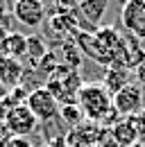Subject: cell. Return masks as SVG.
I'll use <instances>...</instances> for the list:
<instances>
[{
	"label": "cell",
	"mask_w": 145,
	"mask_h": 147,
	"mask_svg": "<svg viewBox=\"0 0 145 147\" xmlns=\"http://www.w3.org/2000/svg\"><path fill=\"white\" fill-rule=\"evenodd\" d=\"M45 147H68V143H66V136H57V138H52V140H50Z\"/></svg>",
	"instance_id": "cell-19"
},
{
	"label": "cell",
	"mask_w": 145,
	"mask_h": 147,
	"mask_svg": "<svg viewBox=\"0 0 145 147\" xmlns=\"http://www.w3.org/2000/svg\"><path fill=\"white\" fill-rule=\"evenodd\" d=\"M100 131H102V127L98 122L86 120V122L66 131V143H68V147H98L100 145Z\"/></svg>",
	"instance_id": "cell-8"
},
{
	"label": "cell",
	"mask_w": 145,
	"mask_h": 147,
	"mask_svg": "<svg viewBox=\"0 0 145 147\" xmlns=\"http://www.w3.org/2000/svg\"><path fill=\"white\" fill-rule=\"evenodd\" d=\"M20 77H23V63L18 59L5 57L0 61V86L16 88L18 84H20Z\"/></svg>",
	"instance_id": "cell-11"
},
{
	"label": "cell",
	"mask_w": 145,
	"mask_h": 147,
	"mask_svg": "<svg viewBox=\"0 0 145 147\" xmlns=\"http://www.w3.org/2000/svg\"><path fill=\"white\" fill-rule=\"evenodd\" d=\"M82 77L77 73V68L70 66H57L50 79L45 84V88L57 97V102H64V104H77V93L82 88Z\"/></svg>",
	"instance_id": "cell-2"
},
{
	"label": "cell",
	"mask_w": 145,
	"mask_h": 147,
	"mask_svg": "<svg viewBox=\"0 0 145 147\" xmlns=\"http://www.w3.org/2000/svg\"><path fill=\"white\" fill-rule=\"evenodd\" d=\"M27 55H30V61H32L34 66L48 55V48H45L43 38H39V36H30L27 38Z\"/></svg>",
	"instance_id": "cell-15"
},
{
	"label": "cell",
	"mask_w": 145,
	"mask_h": 147,
	"mask_svg": "<svg viewBox=\"0 0 145 147\" xmlns=\"http://www.w3.org/2000/svg\"><path fill=\"white\" fill-rule=\"evenodd\" d=\"M111 0H79L77 5V25L82 32H95L98 25L102 23L104 14L109 9Z\"/></svg>",
	"instance_id": "cell-6"
},
{
	"label": "cell",
	"mask_w": 145,
	"mask_h": 147,
	"mask_svg": "<svg viewBox=\"0 0 145 147\" xmlns=\"http://www.w3.org/2000/svg\"><path fill=\"white\" fill-rule=\"evenodd\" d=\"M59 120H61L68 129L77 127V125H82V122H86L84 113H82V109H79L77 104H64V107L59 109Z\"/></svg>",
	"instance_id": "cell-14"
},
{
	"label": "cell",
	"mask_w": 145,
	"mask_h": 147,
	"mask_svg": "<svg viewBox=\"0 0 145 147\" xmlns=\"http://www.w3.org/2000/svg\"><path fill=\"white\" fill-rule=\"evenodd\" d=\"M123 2H127V0H123Z\"/></svg>",
	"instance_id": "cell-22"
},
{
	"label": "cell",
	"mask_w": 145,
	"mask_h": 147,
	"mask_svg": "<svg viewBox=\"0 0 145 147\" xmlns=\"http://www.w3.org/2000/svg\"><path fill=\"white\" fill-rule=\"evenodd\" d=\"M14 18L27 27H41L45 20V7L41 0H20L14 2Z\"/></svg>",
	"instance_id": "cell-9"
},
{
	"label": "cell",
	"mask_w": 145,
	"mask_h": 147,
	"mask_svg": "<svg viewBox=\"0 0 145 147\" xmlns=\"http://www.w3.org/2000/svg\"><path fill=\"white\" fill-rule=\"evenodd\" d=\"M12 140V134H9V129L5 122H0V147H7V143Z\"/></svg>",
	"instance_id": "cell-18"
},
{
	"label": "cell",
	"mask_w": 145,
	"mask_h": 147,
	"mask_svg": "<svg viewBox=\"0 0 145 147\" xmlns=\"http://www.w3.org/2000/svg\"><path fill=\"white\" fill-rule=\"evenodd\" d=\"M14 2H20V0H14Z\"/></svg>",
	"instance_id": "cell-21"
},
{
	"label": "cell",
	"mask_w": 145,
	"mask_h": 147,
	"mask_svg": "<svg viewBox=\"0 0 145 147\" xmlns=\"http://www.w3.org/2000/svg\"><path fill=\"white\" fill-rule=\"evenodd\" d=\"M5 125H7L12 136H30L36 129L39 120H36L34 113L27 109V104L23 102V104H16L14 109L9 111V115L5 118Z\"/></svg>",
	"instance_id": "cell-7"
},
{
	"label": "cell",
	"mask_w": 145,
	"mask_h": 147,
	"mask_svg": "<svg viewBox=\"0 0 145 147\" xmlns=\"http://www.w3.org/2000/svg\"><path fill=\"white\" fill-rule=\"evenodd\" d=\"M120 23L134 38L145 41V0H127L120 9Z\"/></svg>",
	"instance_id": "cell-5"
},
{
	"label": "cell",
	"mask_w": 145,
	"mask_h": 147,
	"mask_svg": "<svg viewBox=\"0 0 145 147\" xmlns=\"http://www.w3.org/2000/svg\"><path fill=\"white\" fill-rule=\"evenodd\" d=\"M7 147H34L30 143L27 136H12V140L7 143Z\"/></svg>",
	"instance_id": "cell-17"
},
{
	"label": "cell",
	"mask_w": 145,
	"mask_h": 147,
	"mask_svg": "<svg viewBox=\"0 0 145 147\" xmlns=\"http://www.w3.org/2000/svg\"><path fill=\"white\" fill-rule=\"evenodd\" d=\"M2 7H5V0H0V11H2Z\"/></svg>",
	"instance_id": "cell-20"
},
{
	"label": "cell",
	"mask_w": 145,
	"mask_h": 147,
	"mask_svg": "<svg viewBox=\"0 0 145 147\" xmlns=\"http://www.w3.org/2000/svg\"><path fill=\"white\" fill-rule=\"evenodd\" d=\"M2 55L12 57V59H20V57L27 55V36L23 34H7L2 41Z\"/></svg>",
	"instance_id": "cell-12"
},
{
	"label": "cell",
	"mask_w": 145,
	"mask_h": 147,
	"mask_svg": "<svg viewBox=\"0 0 145 147\" xmlns=\"http://www.w3.org/2000/svg\"><path fill=\"white\" fill-rule=\"evenodd\" d=\"M127 68L125 66H109L107 75H104V86L109 88V93H118L123 86H127Z\"/></svg>",
	"instance_id": "cell-13"
},
{
	"label": "cell",
	"mask_w": 145,
	"mask_h": 147,
	"mask_svg": "<svg viewBox=\"0 0 145 147\" xmlns=\"http://www.w3.org/2000/svg\"><path fill=\"white\" fill-rule=\"evenodd\" d=\"M111 136H113V140H116V145H118V147H134L138 140H141L138 129L134 127V122H131L129 118H123V120L113 122Z\"/></svg>",
	"instance_id": "cell-10"
},
{
	"label": "cell",
	"mask_w": 145,
	"mask_h": 147,
	"mask_svg": "<svg viewBox=\"0 0 145 147\" xmlns=\"http://www.w3.org/2000/svg\"><path fill=\"white\" fill-rule=\"evenodd\" d=\"M77 107L82 109L84 118L89 122H104L109 115L113 113V95L109 88L100 82H89L82 84V88L77 93Z\"/></svg>",
	"instance_id": "cell-1"
},
{
	"label": "cell",
	"mask_w": 145,
	"mask_h": 147,
	"mask_svg": "<svg viewBox=\"0 0 145 147\" xmlns=\"http://www.w3.org/2000/svg\"><path fill=\"white\" fill-rule=\"evenodd\" d=\"M25 104H27V109L36 115L39 122H50L54 118H59V109H61V107H59L57 97H54L45 86H39V88L27 93Z\"/></svg>",
	"instance_id": "cell-3"
},
{
	"label": "cell",
	"mask_w": 145,
	"mask_h": 147,
	"mask_svg": "<svg viewBox=\"0 0 145 147\" xmlns=\"http://www.w3.org/2000/svg\"><path fill=\"white\" fill-rule=\"evenodd\" d=\"M0 100H2V97H0Z\"/></svg>",
	"instance_id": "cell-23"
},
{
	"label": "cell",
	"mask_w": 145,
	"mask_h": 147,
	"mask_svg": "<svg viewBox=\"0 0 145 147\" xmlns=\"http://www.w3.org/2000/svg\"><path fill=\"white\" fill-rule=\"evenodd\" d=\"M113 111L120 113V115H125V118L145 111V95L141 91V86L129 82L118 93H113Z\"/></svg>",
	"instance_id": "cell-4"
},
{
	"label": "cell",
	"mask_w": 145,
	"mask_h": 147,
	"mask_svg": "<svg viewBox=\"0 0 145 147\" xmlns=\"http://www.w3.org/2000/svg\"><path fill=\"white\" fill-rule=\"evenodd\" d=\"M77 0H54V9L57 14H64V16H77Z\"/></svg>",
	"instance_id": "cell-16"
}]
</instances>
